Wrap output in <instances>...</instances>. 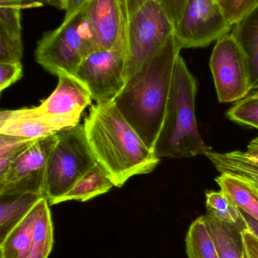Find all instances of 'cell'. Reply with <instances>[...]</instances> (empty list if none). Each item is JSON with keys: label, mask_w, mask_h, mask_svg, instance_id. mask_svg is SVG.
Segmentation results:
<instances>
[{"label": "cell", "mask_w": 258, "mask_h": 258, "mask_svg": "<svg viewBox=\"0 0 258 258\" xmlns=\"http://www.w3.org/2000/svg\"><path fill=\"white\" fill-rule=\"evenodd\" d=\"M23 51L21 37L12 36L0 28V63L21 62Z\"/></svg>", "instance_id": "484cf974"}, {"label": "cell", "mask_w": 258, "mask_h": 258, "mask_svg": "<svg viewBox=\"0 0 258 258\" xmlns=\"http://www.w3.org/2000/svg\"><path fill=\"white\" fill-rule=\"evenodd\" d=\"M230 34L240 45L248 59L251 91L258 89V6L237 24Z\"/></svg>", "instance_id": "2e32d148"}, {"label": "cell", "mask_w": 258, "mask_h": 258, "mask_svg": "<svg viewBox=\"0 0 258 258\" xmlns=\"http://www.w3.org/2000/svg\"><path fill=\"white\" fill-rule=\"evenodd\" d=\"M196 93V79L180 54L174 67L163 125L153 150L159 159L192 158L212 151L197 125Z\"/></svg>", "instance_id": "3957f363"}, {"label": "cell", "mask_w": 258, "mask_h": 258, "mask_svg": "<svg viewBox=\"0 0 258 258\" xmlns=\"http://www.w3.org/2000/svg\"><path fill=\"white\" fill-rule=\"evenodd\" d=\"M56 135L32 141L0 177V195L33 194L44 197L47 162Z\"/></svg>", "instance_id": "9c48e42d"}, {"label": "cell", "mask_w": 258, "mask_h": 258, "mask_svg": "<svg viewBox=\"0 0 258 258\" xmlns=\"http://www.w3.org/2000/svg\"><path fill=\"white\" fill-rule=\"evenodd\" d=\"M148 0H127V10H128L129 18L136 13V11Z\"/></svg>", "instance_id": "836d02e7"}, {"label": "cell", "mask_w": 258, "mask_h": 258, "mask_svg": "<svg viewBox=\"0 0 258 258\" xmlns=\"http://www.w3.org/2000/svg\"><path fill=\"white\" fill-rule=\"evenodd\" d=\"M54 92L39 104L41 111L51 116L80 121L83 110L92 103V95L80 80L69 74L58 76Z\"/></svg>", "instance_id": "4fadbf2b"}, {"label": "cell", "mask_w": 258, "mask_h": 258, "mask_svg": "<svg viewBox=\"0 0 258 258\" xmlns=\"http://www.w3.org/2000/svg\"><path fill=\"white\" fill-rule=\"evenodd\" d=\"M217 3L233 26L258 6V0H218Z\"/></svg>", "instance_id": "4316f807"}, {"label": "cell", "mask_w": 258, "mask_h": 258, "mask_svg": "<svg viewBox=\"0 0 258 258\" xmlns=\"http://www.w3.org/2000/svg\"><path fill=\"white\" fill-rule=\"evenodd\" d=\"M27 0H0V28L21 37V10Z\"/></svg>", "instance_id": "d4e9b609"}, {"label": "cell", "mask_w": 258, "mask_h": 258, "mask_svg": "<svg viewBox=\"0 0 258 258\" xmlns=\"http://www.w3.org/2000/svg\"><path fill=\"white\" fill-rule=\"evenodd\" d=\"M219 258H244L242 233L204 215Z\"/></svg>", "instance_id": "44dd1931"}, {"label": "cell", "mask_w": 258, "mask_h": 258, "mask_svg": "<svg viewBox=\"0 0 258 258\" xmlns=\"http://www.w3.org/2000/svg\"><path fill=\"white\" fill-rule=\"evenodd\" d=\"M85 5V0H73L62 24L45 32L37 42L36 61L50 74L75 77L83 60L98 50Z\"/></svg>", "instance_id": "277c9868"}, {"label": "cell", "mask_w": 258, "mask_h": 258, "mask_svg": "<svg viewBox=\"0 0 258 258\" xmlns=\"http://www.w3.org/2000/svg\"><path fill=\"white\" fill-rule=\"evenodd\" d=\"M42 197L33 194L0 195V243Z\"/></svg>", "instance_id": "e0dca14e"}, {"label": "cell", "mask_w": 258, "mask_h": 258, "mask_svg": "<svg viewBox=\"0 0 258 258\" xmlns=\"http://www.w3.org/2000/svg\"><path fill=\"white\" fill-rule=\"evenodd\" d=\"M48 203L45 197L41 198L25 218L11 231L0 243L1 258H29L33 245L35 224L42 210Z\"/></svg>", "instance_id": "9a60e30c"}, {"label": "cell", "mask_w": 258, "mask_h": 258, "mask_svg": "<svg viewBox=\"0 0 258 258\" xmlns=\"http://www.w3.org/2000/svg\"><path fill=\"white\" fill-rule=\"evenodd\" d=\"M80 121L71 118L46 114L39 107L0 112V134L30 140L46 138L64 129L78 125Z\"/></svg>", "instance_id": "7c38bea8"}, {"label": "cell", "mask_w": 258, "mask_h": 258, "mask_svg": "<svg viewBox=\"0 0 258 258\" xmlns=\"http://www.w3.org/2000/svg\"><path fill=\"white\" fill-rule=\"evenodd\" d=\"M253 94L255 95H258V89L257 90L254 91V92H253Z\"/></svg>", "instance_id": "e575fe53"}, {"label": "cell", "mask_w": 258, "mask_h": 258, "mask_svg": "<svg viewBox=\"0 0 258 258\" xmlns=\"http://www.w3.org/2000/svg\"><path fill=\"white\" fill-rule=\"evenodd\" d=\"M160 3L174 25L178 22L188 0H156Z\"/></svg>", "instance_id": "f1b7e54d"}, {"label": "cell", "mask_w": 258, "mask_h": 258, "mask_svg": "<svg viewBox=\"0 0 258 258\" xmlns=\"http://www.w3.org/2000/svg\"><path fill=\"white\" fill-rule=\"evenodd\" d=\"M85 3L86 18L98 49L126 50L127 0H85Z\"/></svg>", "instance_id": "8fae6325"}, {"label": "cell", "mask_w": 258, "mask_h": 258, "mask_svg": "<svg viewBox=\"0 0 258 258\" xmlns=\"http://www.w3.org/2000/svg\"><path fill=\"white\" fill-rule=\"evenodd\" d=\"M244 258H258V238L249 230L242 232Z\"/></svg>", "instance_id": "4dcf8cb0"}, {"label": "cell", "mask_w": 258, "mask_h": 258, "mask_svg": "<svg viewBox=\"0 0 258 258\" xmlns=\"http://www.w3.org/2000/svg\"><path fill=\"white\" fill-rule=\"evenodd\" d=\"M75 77L96 103L113 101L126 83V50L98 49L80 63Z\"/></svg>", "instance_id": "30bf717a"}, {"label": "cell", "mask_w": 258, "mask_h": 258, "mask_svg": "<svg viewBox=\"0 0 258 258\" xmlns=\"http://www.w3.org/2000/svg\"><path fill=\"white\" fill-rule=\"evenodd\" d=\"M210 68L221 103H232L246 98L251 92L248 59L230 33L217 41Z\"/></svg>", "instance_id": "52a82bcc"}, {"label": "cell", "mask_w": 258, "mask_h": 258, "mask_svg": "<svg viewBox=\"0 0 258 258\" xmlns=\"http://www.w3.org/2000/svg\"><path fill=\"white\" fill-rule=\"evenodd\" d=\"M54 245V232L48 204L44 208L35 224L33 245L29 258H48Z\"/></svg>", "instance_id": "603a6c76"}, {"label": "cell", "mask_w": 258, "mask_h": 258, "mask_svg": "<svg viewBox=\"0 0 258 258\" xmlns=\"http://www.w3.org/2000/svg\"><path fill=\"white\" fill-rule=\"evenodd\" d=\"M215 1H216V2H217V1H218V0H215Z\"/></svg>", "instance_id": "d590c367"}, {"label": "cell", "mask_w": 258, "mask_h": 258, "mask_svg": "<svg viewBox=\"0 0 258 258\" xmlns=\"http://www.w3.org/2000/svg\"><path fill=\"white\" fill-rule=\"evenodd\" d=\"M56 136L47 162L44 183V197L50 205L58 204L59 200L97 163L83 125L64 129Z\"/></svg>", "instance_id": "5b68a950"}, {"label": "cell", "mask_w": 258, "mask_h": 258, "mask_svg": "<svg viewBox=\"0 0 258 258\" xmlns=\"http://www.w3.org/2000/svg\"><path fill=\"white\" fill-rule=\"evenodd\" d=\"M83 127L97 163L117 187L133 176L152 172L160 162L113 101L92 106Z\"/></svg>", "instance_id": "7a4b0ae2"}, {"label": "cell", "mask_w": 258, "mask_h": 258, "mask_svg": "<svg viewBox=\"0 0 258 258\" xmlns=\"http://www.w3.org/2000/svg\"><path fill=\"white\" fill-rule=\"evenodd\" d=\"M240 210L258 221V189L243 179L229 174H221L215 179Z\"/></svg>", "instance_id": "ffe728a7"}, {"label": "cell", "mask_w": 258, "mask_h": 258, "mask_svg": "<svg viewBox=\"0 0 258 258\" xmlns=\"http://www.w3.org/2000/svg\"><path fill=\"white\" fill-rule=\"evenodd\" d=\"M33 141L34 140L0 134V156L6 154L12 150L21 148L23 146L26 145Z\"/></svg>", "instance_id": "f546056e"}, {"label": "cell", "mask_w": 258, "mask_h": 258, "mask_svg": "<svg viewBox=\"0 0 258 258\" xmlns=\"http://www.w3.org/2000/svg\"><path fill=\"white\" fill-rule=\"evenodd\" d=\"M23 77V66L21 62L0 63V92Z\"/></svg>", "instance_id": "83f0119b"}, {"label": "cell", "mask_w": 258, "mask_h": 258, "mask_svg": "<svg viewBox=\"0 0 258 258\" xmlns=\"http://www.w3.org/2000/svg\"><path fill=\"white\" fill-rule=\"evenodd\" d=\"M174 25L160 3L148 0L129 18L126 35V81L174 34Z\"/></svg>", "instance_id": "8992f818"}, {"label": "cell", "mask_w": 258, "mask_h": 258, "mask_svg": "<svg viewBox=\"0 0 258 258\" xmlns=\"http://www.w3.org/2000/svg\"><path fill=\"white\" fill-rule=\"evenodd\" d=\"M181 49L173 34L127 80L113 100L120 113L151 150L163 125L174 67Z\"/></svg>", "instance_id": "6da1fadb"}, {"label": "cell", "mask_w": 258, "mask_h": 258, "mask_svg": "<svg viewBox=\"0 0 258 258\" xmlns=\"http://www.w3.org/2000/svg\"><path fill=\"white\" fill-rule=\"evenodd\" d=\"M242 212V215L245 218V221H246L247 225H248V230L255 235L258 238V221L257 220L254 219L252 217L249 216L248 214L245 213V212Z\"/></svg>", "instance_id": "d6a6232c"}, {"label": "cell", "mask_w": 258, "mask_h": 258, "mask_svg": "<svg viewBox=\"0 0 258 258\" xmlns=\"http://www.w3.org/2000/svg\"><path fill=\"white\" fill-rule=\"evenodd\" d=\"M233 27L215 0H188L174 35L181 48H202L231 33Z\"/></svg>", "instance_id": "ba28073f"}, {"label": "cell", "mask_w": 258, "mask_h": 258, "mask_svg": "<svg viewBox=\"0 0 258 258\" xmlns=\"http://www.w3.org/2000/svg\"><path fill=\"white\" fill-rule=\"evenodd\" d=\"M205 156L221 174L243 179L258 189V136L250 141L245 150L211 151Z\"/></svg>", "instance_id": "5bb4252c"}, {"label": "cell", "mask_w": 258, "mask_h": 258, "mask_svg": "<svg viewBox=\"0 0 258 258\" xmlns=\"http://www.w3.org/2000/svg\"><path fill=\"white\" fill-rule=\"evenodd\" d=\"M205 197L206 215L241 233L248 230L242 212L225 191L208 190Z\"/></svg>", "instance_id": "ac0fdd59"}, {"label": "cell", "mask_w": 258, "mask_h": 258, "mask_svg": "<svg viewBox=\"0 0 258 258\" xmlns=\"http://www.w3.org/2000/svg\"><path fill=\"white\" fill-rule=\"evenodd\" d=\"M186 250L189 258H219L204 216L195 219L189 227Z\"/></svg>", "instance_id": "7402d4cb"}, {"label": "cell", "mask_w": 258, "mask_h": 258, "mask_svg": "<svg viewBox=\"0 0 258 258\" xmlns=\"http://www.w3.org/2000/svg\"><path fill=\"white\" fill-rule=\"evenodd\" d=\"M227 115L233 122L258 129V95L251 94L237 101Z\"/></svg>", "instance_id": "cb8c5ba5"}, {"label": "cell", "mask_w": 258, "mask_h": 258, "mask_svg": "<svg viewBox=\"0 0 258 258\" xmlns=\"http://www.w3.org/2000/svg\"><path fill=\"white\" fill-rule=\"evenodd\" d=\"M38 4L47 5L59 10H68L73 0H34Z\"/></svg>", "instance_id": "1f68e13d"}, {"label": "cell", "mask_w": 258, "mask_h": 258, "mask_svg": "<svg viewBox=\"0 0 258 258\" xmlns=\"http://www.w3.org/2000/svg\"><path fill=\"white\" fill-rule=\"evenodd\" d=\"M114 185L112 179L99 164L94 165L78 181L58 202V204L64 202L76 200L86 202L98 196L106 194Z\"/></svg>", "instance_id": "d6986e66"}]
</instances>
